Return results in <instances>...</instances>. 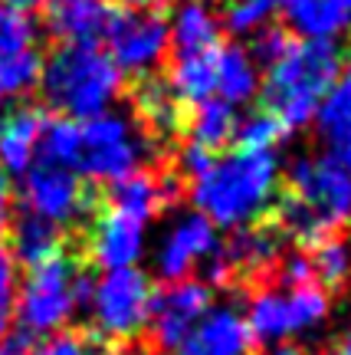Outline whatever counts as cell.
<instances>
[{
	"label": "cell",
	"instance_id": "8d00e7d4",
	"mask_svg": "<svg viewBox=\"0 0 351 355\" xmlns=\"http://www.w3.org/2000/svg\"><path fill=\"white\" fill-rule=\"evenodd\" d=\"M266 355H302V349L296 343H276V345H269Z\"/></svg>",
	"mask_w": 351,
	"mask_h": 355
},
{
	"label": "cell",
	"instance_id": "4dcf8cb0",
	"mask_svg": "<svg viewBox=\"0 0 351 355\" xmlns=\"http://www.w3.org/2000/svg\"><path fill=\"white\" fill-rule=\"evenodd\" d=\"M282 7V0H230L226 7V26L237 37H256L266 24L273 20V13Z\"/></svg>",
	"mask_w": 351,
	"mask_h": 355
},
{
	"label": "cell",
	"instance_id": "836d02e7",
	"mask_svg": "<svg viewBox=\"0 0 351 355\" xmlns=\"http://www.w3.org/2000/svg\"><path fill=\"white\" fill-rule=\"evenodd\" d=\"M213 152H207V148H201V145H184L181 152H177V171L188 178V181H194V178L204 175V168L210 165Z\"/></svg>",
	"mask_w": 351,
	"mask_h": 355
},
{
	"label": "cell",
	"instance_id": "f546056e",
	"mask_svg": "<svg viewBox=\"0 0 351 355\" xmlns=\"http://www.w3.org/2000/svg\"><path fill=\"white\" fill-rule=\"evenodd\" d=\"M286 135H289L286 125L279 119H273L269 112H263V109L250 112L243 122H237V132H233L240 148H250V152H273Z\"/></svg>",
	"mask_w": 351,
	"mask_h": 355
},
{
	"label": "cell",
	"instance_id": "d6a6232c",
	"mask_svg": "<svg viewBox=\"0 0 351 355\" xmlns=\"http://www.w3.org/2000/svg\"><path fill=\"white\" fill-rule=\"evenodd\" d=\"M13 300H17V260L10 257L7 247H0V343L10 326Z\"/></svg>",
	"mask_w": 351,
	"mask_h": 355
},
{
	"label": "cell",
	"instance_id": "e0dca14e",
	"mask_svg": "<svg viewBox=\"0 0 351 355\" xmlns=\"http://www.w3.org/2000/svg\"><path fill=\"white\" fill-rule=\"evenodd\" d=\"M177 198V181L174 178L148 175V171H135V175L122 178L118 184H112V198L109 204L125 211V214L138 217L145 224H151L161 214L164 207H171Z\"/></svg>",
	"mask_w": 351,
	"mask_h": 355
},
{
	"label": "cell",
	"instance_id": "d590c367",
	"mask_svg": "<svg viewBox=\"0 0 351 355\" xmlns=\"http://www.w3.org/2000/svg\"><path fill=\"white\" fill-rule=\"evenodd\" d=\"M325 145H328V158L351 175V139H335V141H325Z\"/></svg>",
	"mask_w": 351,
	"mask_h": 355
},
{
	"label": "cell",
	"instance_id": "3957f363",
	"mask_svg": "<svg viewBox=\"0 0 351 355\" xmlns=\"http://www.w3.org/2000/svg\"><path fill=\"white\" fill-rule=\"evenodd\" d=\"M351 224V175L328 155H305L289 168L276 198V230L302 247H315Z\"/></svg>",
	"mask_w": 351,
	"mask_h": 355
},
{
	"label": "cell",
	"instance_id": "30bf717a",
	"mask_svg": "<svg viewBox=\"0 0 351 355\" xmlns=\"http://www.w3.org/2000/svg\"><path fill=\"white\" fill-rule=\"evenodd\" d=\"M20 207H24V214L63 230L66 224H73L86 214L89 188H82V178H75L69 168L53 165V162H37L24 171Z\"/></svg>",
	"mask_w": 351,
	"mask_h": 355
},
{
	"label": "cell",
	"instance_id": "83f0119b",
	"mask_svg": "<svg viewBox=\"0 0 351 355\" xmlns=\"http://www.w3.org/2000/svg\"><path fill=\"white\" fill-rule=\"evenodd\" d=\"M39 69H43V60L37 50L0 60V105L33 92L39 86Z\"/></svg>",
	"mask_w": 351,
	"mask_h": 355
},
{
	"label": "cell",
	"instance_id": "6da1fadb",
	"mask_svg": "<svg viewBox=\"0 0 351 355\" xmlns=\"http://www.w3.org/2000/svg\"><path fill=\"white\" fill-rule=\"evenodd\" d=\"M151 152L148 132L125 112H102L96 119H46L39 155L43 162L69 168L75 178L118 184L135 175Z\"/></svg>",
	"mask_w": 351,
	"mask_h": 355
},
{
	"label": "cell",
	"instance_id": "603a6c76",
	"mask_svg": "<svg viewBox=\"0 0 351 355\" xmlns=\"http://www.w3.org/2000/svg\"><path fill=\"white\" fill-rule=\"evenodd\" d=\"M63 254V230L24 214L20 220L10 224V257L24 266H39Z\"/></svg>",
	"mask_w": 351,
	"mask_h": 355
},
{
	"label": "cell",
	"instance_id": "8992f818",
	"mask_svg": "<svg viewBox=\"0 0 351 355\" xmlns=\"http://www.w3.org/2000/svg\"><path fill=\"white\" fill-rule=\"evenodd\" d=\"M89 290L92 279L79 257L60 254L33 266L13 300L20 336L33 343L53 332H63V326L75 316V309L89 303Z\"/></svg>",
	"mask_w": 351,
	"mask_h": 355
},
{
	"label": "cell",
	"instance_id": "277c9868",
	"mask_svg": "<svg viewBox=\"0 0 351 355\" xmlns=\"http://www.w3.org/2000/svg\"><path fill=\"white\" fill-rule=\"evenodd\" d=\"M341 69V50L335 43L318 40H292L282 46L273 63L266 66V79H260L263 112L279 119L286 132L312 122L318 105L332 89Z\"/></svg>",
	"mask_w": 351,
	"mask_h": 355
},
{
	"label": "cell",
	"instance_id": "cb8c5ba5",
	"mask_svg": "<svg viewBox=\"0 0 351 355\" xmlns=\"http://www.w3.org/2000/svg\"><path fill=\"white\" fill-rule=\"evenodd\" d=\"M237 132V112L233 105H226L220 99H207L190 105L188 115V141L190 145H201L207 152H217L220 145L233 139Z\"/></svg>",
	"mask_w": 351,
	"mask_h": 355
},
{
	"label": "cell",
	"instance_id": "1f68e13d",
	"mask_svg": "<svg viewBox=\"0 0 351 355\" xmlns=\"http://www.w3.org/2000/svg\"><path fill=\"white\" fill-rule=\"evenodd\" d=\"M24 355H105V349H99V343H92L82 332H53L30 345Z\"/></svg>",
	"mask_w": 351,
	"mask_h": 355
},
{
	"label": "cell",
	"instance_id": "d4e9b609",
	"mask_svg": "<svg viewBox=\"0 0 351 355\" xmlns=\"http://www.w3.org/2000/svg\"><path fill=\"white\" fill-rule=\"evenodd\" d=\"M318 135L325 141L351 139V60L339 69V76L325 92V99L315 112Z\"/></svg>",
	"mask_w": 351,
	"mask_h": 355
},
{
	"label": "cell",
	"instance_id": "d6986e66",
	"mask_svg": "<svg viewBox=\"0 0 351 355\" xmlns=\"http://www.w3.org/2000/svg\"><path fill=\"white\" fill-rule=\"evenodd\" d=\"M112 7L105 0H69L56 3L50 13V30L63 46H99L105 37Z\"/></svg>",
	"mask_w": 351,
	"mask_h": 355
},
{
	"label": "cell",
	"instance_id": "4316f807",
	"mask_svg": "<svg viewBox=\"0 0 351 355\" xmlns=\"http://www.w3.org/2000/svg\"><path fill=\"white\" fill-rule=\"evenodd\" d=\"M138 112L148 122V128L154 135H171L181 125V102L171 96L168 83L161 79H145V86H138Z\"/></svg>",
	"mask_w": 351,
	"mask_h": 355
},
{
	"label": "cell",
	"instance_id": "e575fe53",
	"mask_svg": "<svg viewBox=\"0 0 351 355\" xmlns=\"http://www.w3.org/2000/svg\"><path fill=\"white\" fill-rule=\"evenodd\" d=\"M10 224H13V188H10V175L0 171V241L7 237Z\"/></svg>",
	"mask_w": 351,
	"mask_h": 355
},
{
	"label": "cell",
	"instance_id": "9a60e30c",
	"mask_svg": "<svg viewBox=\"0 0 351 355\" xmlns=\"http://www.w3.org/2000/svg\"><path fill=\"white\" fill-rule=\"evenodd\" d=\"M174 355H253V332L237 306H210Z\"/></svg>",
	"mask_w": 351,
	"mask_h": 355
},
{
	"label": "cell",
	"instance_id": "60d3db41",
	"mask_svg": "<svg viewBox=\"0 0 351 355\" xmlns=\"http://www.w3.org/2000/svg\"><path fill=\"white\" fill-rule=\"evenodd\" d=\"M53 3H69V0H53Z\"/></svg>",
	"mask_w": 351,
	"mask_h": 355
},
{
	"label": "cell",
	"instance_id": "7a4b0ae2",
	"mask_svg": "<svg viewBox=\"0 0 351 355\" xmlns=\"http://www.w3.org/2000/svg\"><path fill=\"white\" fill-rule=\"evenodd\" d=\"M279 198V158L276 152L237 148L230 155H213L201 178L190 181L194 211L213 227H250Z\"/></svg>",
	"mask_w": 351,
	"mask_h": 355
},
{
	"label": "cell",
	"instance_id": "4fadbf2b",
	"mask_svg": "<svg viewBox=\"0 0 351 355\" xmlns=\"http://www.w3.org/2000/svg\"><path fill=\"white\" fill-rule=\"evenodd\" d=\"M210 309V286L201 279H177L151 300L148 329L161 352H174Z\"/></svg>",
	"mask_w": 351,
	"mask_h": 355
},
{
	"label": "cell",
	"instance_id": "44dd1931",
	"mask_svg": "<svg viewBox=\"0 0 351 355\" xmlns=\"http://www.w3.org/2000/svg\"><path fill=\"white\" fill-rule=\"evenodd\" d=\"M217 50L220 46H213L207 53H188V56L174 60L168 89L177 102L197 105V102L217 99Z\"/></svg>",
	"mask_w": 351,
	"mask_h": 355
},
{
	"label": "cell",
	"instance_id": "b9f144b4",
	"mask_svg": "<svg viewBox=\"0 0 351 355\" xmlns=\"http://www.w3.org/2000/svg\"><path fill=\"white\" fill-rule=\"evenodd\" d=\"M0 355H7V352H0Z\"/></svg>",
	"mask_w": 351,
	"mask_h": 355
},
{
	"label": "cell",
	"instance_id": "8fae6325",
	"mask_svg": "<svg viewBox=\"0 0 351 355\" xmlns=\"http://www.w3.org/2000/svg\"><path fill=\"white\" fill-rule=\"evenodd\" d=\"M282 260V234L269 224H250L233 230V237L217 247L207 260V286H230L246 277H260L266 270H276Z\"/></svg>",
	"mask_w": 351,
	"mask_h": 355
},
{
	"label": "cell",
	"instance_id": "484cf974",
	"mask_svg": "<svg viewBox=\"0 0 351 355\" xmlns=\"http://www.w3.org/2000/svg\"><path fill=\"white\" fill-rule=\"evenodd\" d=\"M309 266L312 283L322 290H339L351 279V241L345 237H325L322 243L309 247Z\"/></svg>",
	"mask_w": 351,
	"mask_h": 355
},
{
	"label": "cell",
	"instance_id": "5b68a950",
	"mask_svg": "<svg viewBox=\"0 0 351 355\" xmlns=\"http://www.w3.org/2000/svg\"><path fill=\"white\" fill-rule=\"evenodd\" d=\"M39 89L63 119H96L122 96V73L99 46H60L39 69Z\"/></svg>",
	"mask_w": 351,
	"mask_h": 355
},
{
	"label": "cell",
	"instance_id": "f1b7e54d",
	"mask_svg": "<svg viewBox=\"0 0 351 355\" xmlns=\"http://www.w3.org/2000/svg\"><path fill=\"white\" fill-rule=\"evenodd\" d=\"M37 50V24L30 13L10 10L0 3V60Z\"/></svg>",
	"mask_w": 351,
	"mask_h": 355
},
{
	"label": "cell",
	"instance_id": "ac0fdd59",
	"mask_svg": "<svg viewBox=\"0 0 351 355\" xmlns=\"http://www.w3.org/2000/svg\"><path fill=\"white\" fill-rule=\"evenodd\" d=\"M279 10L302 40L332 43L351 30V0H282Z\"/></svg>",
	"mask_w": 351,
	"mask_h": 355
},
{
	"label": "cell",
	"instance_id": "2e32d148",
	"mask_svg": "<svg viewBox=\"0 0 351 355\" xmlns=\"http://www.w3.org/2000/svg\"><path fill=\"white\" fill-rule=\"evenodd\" d=\"M43 115L30 105H20L13 112H0V171L24 175L33 165L43 139Z\"/></svg>",
	"mask_w": 351,
	"mask_h": 355
},
{
	"label": "cell",
	"instance_id": "74e56055",
	"mask_svg": "<svg viewBox=\"0 0 351 355\" xmlns=\"http://www.w3.org/2000/svg\"><path fill=\"white\" fill-rule=\"evenodd\" d=\"M3 7H10V10H20V13H30L33 7H39V0H0Z\"/></svg>",
	"mask_w": 351,
	"mask_h": 355
},
{
	"label": "cell",
	"instance_id": "ffe728a7",
	"mask_svg": "<svg viewBox=\"0 0 351 355\" xmlns=\"http://www.w3.org/2000/svg\"><path fill=\"white\" fill-rule=\"evenodd\" d=\"M168 30H171V43L177 46V56H188V53H207L220 46L224 24L207 0H181Z\"/></svg>",
	"mask_w": 351,
	"mask_h": 355
},
{
	"label": "cell",
	"instance_id": "7c38bea8",
	"mask_svg": "<svg viewBox=\"0 0 351 355\" xmlns=\"http://www.w3.org/2000/svg\"><path fill=\"white\" fill-rule=\"evenodd\" d=\"M217 247L220 241H217V227L210 220L197 211H184L168 224L154 247V273L168 283L188 279L194 266H204L217 254Z\"/></svg>",
	"mask_w": 351,
	"mask_h": 355
},
{
	"label": "cell",
	"instance_id": "9c48e42d",
	"mask_svg": "<svg viewBox=\"0 0 351 355\" xmlns=\"http://www.w3.org/2000/svg\"><path fill=\"white\" fill-rule=\"evenodd\" d=\"M102 40L109 46L105 56L118 66V73L148 79L168 56L171 30L158 7H112Z\"/></svg>",
	"mask_w": 351,
	"mask_h": 355
},
{
	"label": "cell",
	"instance_id": "5bb4252c",
	"mask_svg": "<svg viewBox=\"0 0 351 355\" xmlns=\"http://www.w3.org/2000/svg\"><path fill=\"white\" fill-rule=\"evenodd\" d=\"M148 250V224L138 217L105 204L89 230V257L102 270H128L138 266Z\"/></svg>",
	"mask_w": 351,
	"mask_h": 355
},
{
	"label": "cell",
	"instance_id": "f35d334b",
	"mask_svg": "<svg viewBox=\"0 0 351 355\" xmlns=\"http://www.w3.org/2000/svg\"><path fill=\"white\" fill-rule=\"evenodd\" d=\"M322 355H351V329L341 336L335 349H328V352H322Z\"/></svg>",
	"mask_w": 351,
	"mask_h": 355
},
{
	"label": "cell",
	"instance_id": "7402d4cb",
	"mask_svg": "<svg viewBox=\"0 0 351 355\" xmlns=\"http://www.w3.org/2000/svg\"><path fill=\"white\" fill-rule=\"evenodd\" d=\"M260 92V66L243 46L217 50V99L226 105H243Z\"/></svg>",
	"mask_w": 351,
	"mask_h": 355
},
{
	"label": "cell",
	"instance_id": "ba28073f",
	"mask_svg": "<svg viewBox=\"0 0 351 355\" xmlns=\"http://www.w3.org/2000/svg\"><path fill=\"white\" fill-rule=\"evenodd\" d=\"M151 300H154L151 279L138 266H128V270H105L92 283L86 306L102 339L125 343L148 329Z\"/></svg>",
	"mask_w": 351,
	"mask_h": 355
},
{
	"label": "cell",
	"instance_id": "ab89813d",
	"mask_svg": "<svg viewBox=\"0 0 351 355\" xmlns=\"http://www.w3.org/2000/svg\"><path fill=\"white\" fill-rule=\"evenodd\" d=\"M125 7H154V3H164V0H122Z\"/></svg>",
	"mask_w": 351,
	"mask_h": 355
},
{
	"label": "cell",
	"instance_id": "52a82bcc",
	"mask_svg": "<svg viewBox=\"0 0 351 355\" xmlns=\"http://www.w3.org/2000/svg\"><path fill=\"white\" fill-rule=\"evenodd\" d=\"M328 293L322 286H266L250 296L246 326L266 345L296 343L328 319Z\"/></svg>",
	"mask_w": 351,
	"mask_h": 355
}]
</instances>
